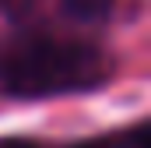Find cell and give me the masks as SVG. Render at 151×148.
I'll return each mask as SVG.
<instances>
[{
	"mask_svg": "<svg viewBox=\"0 0 151 148\" xmlns=\"http://www.w3.org/2000/svg\"><path fill=\"white\" fill-rule=\"evenodd\" d=\"M113 78V60L95 42L56 36L21 39L0 60V88L18 99H49L102 88Z\"/></svg>",
	"mask_w": 151,
	"mask_h": 148,
	"instance_id": "6da1fadb",
	"label": "cell"
},
{
	"mask_svg": "<svg viewBox=\"0 0 151 148\" xmlns=\"http://www.w3.org/2000/svg\"><path fill=\"white\" fill-rule=\"evenodd\" d=\"M63 7L81 21H102L113 11V0H63Z\"/></svg>",
	"mask_w": 151,
	"mask_h": 148,
	"instance_id": "7a4b0ae2",
	"label": "cell"
},
{
	"mask_svg": "<svg viewBox=\"0 0 151 148\" xmlns=\"http://www.w3.org/2000/svg\"><path fill=\"white\" fill-rule=\"evenodd\" d=\"M0 148H28L25 141H0Z\"/></svg>",
	"mask_w": 151,
	"mask_h": 148,
	"instance_id": "3957f363",
	"label": "cell"
},
{
	"mask_svg": "<svg viewBox=\"0 0 151 148\" xmlns=\"http://www.w3.org/2000/svg\"><path fill=\"white\" fill-rule=\"evenodd\" d=\"M74 148H95V145H74Z\"/></svg>",
	"mask_w": 151,
	"mask_h": 148,
	"instance_id": "277c9868",
	"label": "cell"
}]
</instances>
